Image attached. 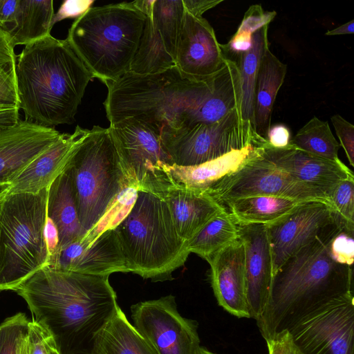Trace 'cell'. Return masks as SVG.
<instances>
[{
  "instance_id": "cell-27",
  "label": "cell",
  "mask_w": 354,
  "mask_h": 354,
  "mask_svg": "<svg viewBox=\"0 0 354 354\" xmlns=\"http://www.w3.org/2000/svg\"><path fill=\"white\" fill-rule=\"evenodd\" d=\"M91 354H158L119 306L95 335Z\"/></svg>"
},
{
  "instance_id": "cell-33",
  "label": "cell",
  "mask_w": 354,
  "mask_h": 354,
  "mask_svg": "<svg viewBox=\"0 0 354 354\" xmlns=\"http://www.w3.org/2000/svg\"><path fill=\"white\" fill-rule=\"evenodd\" d=\"M289 145L311 154L331 160H339L340 147L328 122L311 118L290 139Z\"/></svg>"
},
{
  "instance_id": "cell-24",
  "label": "cell",
  "mask_w": 354,
  "mask_h": 354,
  "mask_svg": "<svg viewBox=\"0 0 354 354\" xmlns=\"http://www.w3.org/2000/svg\"><path fill=\"white\" fill-rule=\"evenodd\" d=\"M261 146L248 145L198 165L180 167L173 165L169 173L174 183L205 192L215 182L258 156L261 151Z\"/></svg>"
},
{
  "instance_id": "cell-19",
  "label": "cell",
  "mask_w": 354,
  "mask_h": 354,
  "mask_svg": "<svg viewBox=\"0 0 354 354\" xmlns=\"http://www.w3.org/2000/svg\"><path fill=\"white\" fill-rule=\"evenodd\" d=\"M238 225L245 248L247 302L250 317L257 321L268 300L272 277L271 248L264 224Z\"/></svg>"
},
{
  "instance_id": "cell-23",
  "label": "cell",
  "mask_w": 354,
  "mask_h": 354,
  "mask_svg": "<svg viewBox=\"0 0 354 354\" xmlns=\"http://www.w3.org/2000/svg\"><path fill=\"white\" fill-rule=\"evenodd\" d=\"M160 196L168 207L177 232L186 242L225 209L205 192L175 183Z\"/></svg>"
},
{
  "instance_id": "cell-45",
  "label": "cell",
  "mask_w": 354,
  "mask_h": 354,
  "mask_svg": "<svg viewBox=\"0 0 354 354\" xmlns=\"http://www.w3.org/2000/svg\"><path fill=\"white\" fill-rule=\"evenodd\" d=\"M221 2L223 0H183L185 12L196 17H201L204 12Z\"/></svg>"
},
{
  "instance_id": "cell-17",
  "label": "cell",
  "mask_w": 354,
  "mask_h": 354,
  "mask_svg": "<svg viewBox=\"0 0 354 354\" xmlns=\"http://www.w3.org/2000/svg\"><path fill=\"white\" fill-rule=\"evenodd\" d=\"M62 133L27 120L0 129V188L13 180L50 148Z\"/></svg>"
},
{
  "instance_id": "cell-39",
  "label": "cell",
  "mask_w": 354,
  "mask_h": 354,
  "mask_svg": "<svg viewBox=\"0 0 354 354\" xmlns=\"http://www.w3.org/2000/svg\"><path fill=\"white\" fill-rule=\"evenodd\" d=\"M275 11H265L261 5H252L245 12L236 32L249 35L268 25L276 16Z\"/></svg>"
},
{
  "instance_id": "cell-38",
  "label": "cell",
  "mask_w": 354,
  "mask_h": 354,
  "mask_svg": "<svg viewBox=\"0 0 354 354\" xmlns=\"http://www.w3.org/2000/svg\"><path fill=\"white\" fill-rule=\"evenodd\" d=\"M353 234L346 229H343L332 239L329 252L332 259L337 263L352 266L354 259Z\"/></svg>"
},
{
  "instance_id": "cell-2",
  "label": "cell",
  "mask_w": 354,
  "mask_h": 354,
  "mask_svg": "<svg viewBox=\"0 0 354 354\" xmlns=\"http://www.w3.org/2000/svg\"><path fill=\"white\" fill-rule=\"evenodd\" d=\"M15 292L26 301L32 319L51 332L61 354H91L95 335L119 307L109 276L48 266Z\"/></svg>"
},
{
  "instance_id": "cell-40",
  "label": "cell",
  "mask_w": 354,
  "mask_h": 354,
  "mask_svg": "<svg viewBox=\"0 0 354 354\" xmlns=\"http://www.w3.org/2000/svg\"><path fill=\"white\" fill-rule=\"evenodd\" d=\"M330 120L339 140V145L343 147L349 164L353 167L354 126L338 114L332 116Z\"/></svg>"
},
{
  "instance_id": "cell-29",
  "label": "cell",
  "mask_w": 354,
  "mask_h": 354,
  "mask_svg": "<svg viewBox=\"0 0 354 354\" xmlns=\"http://www.w3.org/2000/svg\"><path fill=\"white\" fill-rule=\"evenodd\" d=\"M54 14L53 0H19L15 24L6 34L12 46H26L50 35Z\"/></svg>"
},
{
  "instance_id": "cell-32",
  "label": "cell",
  "mask_w": 354,
  "mask_h": 354,
  "mask_svg": "<svg viewBox=\"0 0 354 354\" xmlns=\"http://www.w3.org/2000/svg\"><path fill=\"white\" fill-rule=\"evenodd\" d=\"M14 48L0 29V129L11 124L19 109Z\"/></svg>"
},
{
  "instance_id": "cell-20",
  "label": "cell",
  "mask_w": 354,
  "mask_h": 354,
  "mask_svg": "<svg viewBox=\"0 0 354 354\" xmlns=\"http://www.w3.org/2000/svg\"><path fill=\"white\" fill-rule=\"evenodd\" d=\"M261 155L297 180L323 191L328 197L335 186L353 174L340 160H331L302 151L288 144L271 147L266 141Z\"/></svg>"
},
{
  "instance_id": "cell-4",
  "label": "cell",
  "mask_w": 354,
  "mask_h": 354,
  "mask_svg": "<svg viewBox=\"0 0 354 354\" xmlns=\"http://www.w3.org/2000/svg\"><path fill=\"white\" fill-rule=\"evenodd\" d=\"M93 78L66 39L48 35L25 46L16 62L25 120L46 127L72 124Z\"/></svg>"
},
{
  "instance_id": "cell-12",
  "label": "cell",
  "mask_w": 354,
  "mask_h": 354,
  "mask_svg": "<svg viewBox=\"0 0 354 354\" xmlns=\"http://www.w3.org/2000/svg\"><path fill=\"white\" fill-rule=\"evenodd\" d=\"M288 330L304 354H354L353 292L329 301Z\"/></svg>"
},
{
  "instance_id": "cell-13",
  "label": "cell",
  "mask_w": 354,
  "mask_h": 354,
  "mask_svg": "<svg viewBox=\"0 0 354 354\" xmlns=\"http://www.w3.org/2000/svg\"><path fill=\"white\" fill-rule=\"evenodd\" d=\"M131 311L133 326L158 354H192L200 346L197 322L179 313L174 296L140 301Z\"/></svg>"
},
{
  "instance_id": "cell-9",
  "label": "cell",
  "mask_w": 354,
  "mask_h": 354,
  "mask_svg": "<svg viewBox=\"0 0 354 354\" xmlns=\"http://www.w3.org/2000/svg\"><path fill=\"white\" fill-rule=\"evenodd\" d=\"M160 135L173 163L180 167L198 165L267 141L256 133L251 123L241 118L239 109L212 124L165 128Z\"/></svg>"
},
{
  "instance_id": "cell-28",
  "label": "cell",
  "mask_w": 354,
  "mask_h": 354,
  "mask_svg": "<svg viewBox=\"0 0 354 354\" xmlns=\"http://www.w3.org/2000/svg\"><path fill=\"white\" fill-rule=\"evenodd\" d=\"M304 201L274 196H253L232 199L223 204L237 224L271 223Z\"/></svg>"
},
{
  "instance_id": "cell-5",
  "label": "cell",
  "mask_w": 354,
  "mask_h": 354,
  "mask_svg": "<svg viewBox=\"0 0 354 354\" xmlns=\"http://www.w3.org/2000/svg\"><path fill=\"white\" fill-rule=\"evenodd\" d=\"M145 20L132 2L91 7L74 21L66 39L105 84L130 71Z\"/></svg>"
},
{
  "instance_id": "cell-35",
  "label": "cell",
  "mask_w": 354,
  "mask_h": 354,
  "mask_svg": "<svg viewBox=\"0 0 354 354\" xmlns=\"http://www.w3.org/2000/svg\"><path fill=\"white\" fill-rule=\"evenodd\" d=\"M29 322L25 313H19L0 324V354H21Z\"/></svg>"
},
{
  "instance_id": "cell-15",
  "label": "cell",
  "mask_w": 354,
  "mask_h": 354,
  "mask_svg": "<svg viewBox=\"0 0 354 354\" xmlns=\"http://www.w3.org/2000/svg\"><path fill=\"white\" fill-rule=\"evenodd\" d=\"M185 12L183 0H155L129 72L151 74L176 66Z\"/></svg>"
},
{
  "instance_id": "cell-51",
  "label": "cell",
  "mask_w": 354,
  "mask_h": 354,
  "mask_svg": "<svg viewBox=\"0 0 354 354\" xmlns=\"http://www.w3.org/2000/svg\"><path fill=\"white\" fill-rule=\"evenodd\" d=\"M1 198H0V205H1Z\"/></svg>"
},
{
  "instance_id": "cell-25",
  "label": "cell",
  "mask_w": 354,
  "mask_h": 354,
  "mask_svg": "<svg viewBox=\"0 0 354 354\" xmlns=\"http://www.w3.org/2000/svg\"><path fill=\"white\" fill-rule=\"evenodd\" d=\"M286 73L287 65L267 48L261 57L257 75L252 121L256 133L266 140L271 126L274 102Z\"/></svg>"
},
{
  "instance_id": "cell-3",
  "label": "cell",
  "mask_w": 354,
  "mask_h": 354,
  "mask_svg": "<svg viewBox=\"0 0 354 354\" xmlns=\"http://www.w3.org/2000/svg\"><path fill=\"white\" fill-rule=\"evenodd\" d=\"M319 236L292 254L273 275L268 302L257 324L266 341L290 329L329 301L353 291L352 266L335 261L329 252L335 235Z\"/></svg>"
},
{
  "instance_id": "cell-31",
  "label": "cell",
  "mask_w": 354,
  "mask_h": 354,
  "mask_svg": "<svg viewBox=\"0 0 354 354\" xmlns=\"http://www.w3.org/2000/svg\"><path fill=\"white\" fill-rule=\"evenodd\" d=\"M238 238V225L225 209L187 241V249L189 253H195L207 261Z\"/></svg>"
},
{
  "instance_id": "cell-46",
  "label": "cell",
  "mask_w": 354,
  "mask_h": 354,
  "mask_svg": "<svg viewBox=\"0 0 354 354\" xmlns=\"http://www.w3.org/2000/svg\"><path fill=\"white\" fill-rule=\"evenodd\" d=\"M44 234L50 259L58 250L59 239L57 226L52 219L48 216H46Z\"/></svg>"
},
{
  "instance_id": "cell-21",
  "label": "cell",
  "mask_w": 354,
  "mask_h": 354,
  "mask_svg": "<svg viewBox=\"0 0 354 354\" xmlns=\"http://www.w3.org/2000/svg\"><path fill=\"white\" fill-rule=\"evenodd\" d=\"M207 262L211 284L220 306L239 318H250L246 291L245 248L236 239L214 254Z\"/></svg>"
},
{
  "instance_id": "cell-43",
  "label": "cell",
  "mask_w": 354,
  "mask_h": 354,
  "mask_svg": "<svg viewBox=\"0 0 354 354\" xmlns=\"http://www.w3.org/2000/svg\"><path fill=\"white\" fill-rule=\"evenodd\" d=\"M19 0H0V29L7 34L12 28Z\"/></svg>"
},
{
  "instance_id": "cell-50",
  "label": "cell",
  "mask_w": 354,
  "mask_h": 354,
  "mask_svg": "<svg viewBox=\"0 0 354 354\" xmlns=\"http://www.w3.org/2000/svg\"><path fill=\"white\" fill-rule=\"evenodd\" d=\"M21 354H28V335L23 341Z\"/></svg>"
},
{
  "instance_id": "cell-10",
  "label": "cell",
  "mask_w": 354,
  "mask_h": 354,
  "mask_svg": "<svg viewBox=\"0 0 354 354\" xmlns=\"http://www.w3.org/2000/svg\"><path fill=\"white\" fill-rule=\"evenodd\" d=\"M108 130L130 187L160 196L174 183L169 173L174 164L159 131L132 118L110 124Z\"/></svg>"
},
{
  "instance_id": "cell-37",
  "label": "cell",
  "mask_w": 354,
  "mask_h": 354,
  "mask_svg": "<svg viewBox=\"0 0 354 354\" xmlns=\"http://www.w3.org/2000/svg\"><path fill=\"white\" fill-rule=\"evenodd\" d=\"M28 354H61L48 328L32 319L28 325Z\"/></svg>"
},
{
  "instance_id": "cell-48",
  "label": "cell",
  "mask_w": 354,
  "mask_h": 354,
  "mask_svg": "<svg viewBox=\"0 0 354 354\" xmlns=\"http://www.w3.org/2000/svg\"><path fill=\"white\" fill-rule=\"evenodd\" d=\"M155 0H138L132 1L133 6L146 17L151 15Z\"/></svg>"
},
{
  "instance_id": "cell-36",
  "label": "cell",
  "mask_w": 354,
  "mask_h": 354,
  "mask_svg": "<svg viewBox=\"0 0 354 354\" xmlns=\"http://www.w3.org/2000/svg\"><path fill=\"white\" fill-rule=\"evenodd\" d=\"M333 209L346 223L348 230L354 232V176L340 180L329 195Z\"/></svg>"
},
{
  "instance_id": "cell-6",
  "label": "cell",
  "mask_w": 354,
  "mask_h": 354,
  "mask_svg": "<svg viewBox=\"0 0 354 354\" xmlns=\"http://www.w3.org/2000/svg\"><path fill=\"white\" fill-rule=\"evenodd\" d=\"M114 230L127 271L152 281L171 280L172 272L190 254L166 203L153 193L138 190L131 210Z\"/></svg>"
},
{
  "instance_id": "cell-49",
  "label": "cell",
  "mask_w": 354,
  "mask_h": 354,
  "mask_svg": "<svg viewBox=\"0 0 354 354\" xmlns=\"http://www.w3.org/2000/svg\"><path fill=\"white\" fill-rule=\"evenodd\" d=\"M192 354H216L207 350L203 346H198L193 352Z\"/></svg>"
},
{
  "instance_id": "cell-34",
  "label": "cell",
  "mask_w": 354,
  "mask_h": 354,
  "mask_svg": "<svg viewBox=\"0 0 354 354\" xmlns=\"http://www.w3.org/2000/svg\"><path fill=\"white\" fill-rule=\"evenodd\" d=\"M138 191L133 187L123 189L101 219L80 239L81 243L88 246L102 233L114 230L131 210L137 198Z\"/></svg>"
},
{
  "instance_id": "cell-18",
  "label": "cell",
  "mask_w": 354,
  "mask_h": 354,
  "mask_svg": "<svg viewBox=\"0 0 354 354\" xmlns=\"http://www.w3.org/2000/svg\"><path fill=\"white\" fill-rule=\"evenodd\" d=\"M80 239L60 248L49 259L48 266L99 276L109 277L113 272H128L125 259L114 230L102 233L88 246L84 245Z\"/></svg>"
},
{
  "instance_id": "cell-44",
  "label": "cell",
  "mask_w": 354,
  "mask_h": 354,
  "mask_svg": "<svg viewBox=\"0 0 354 354\" xmlns=\"http://www.w3.org/2000/svg\"><path fill=\"white\" fill-rule=\"evenodd\" d=\"M268 143L274 148H283L288 145L290 140L289 128L283 124L270 126L266 138Z\"/></svg>"
},
{
  "instance_id": "cell-14",
  "label": "cell",
  "mask_w": 354,
  "mask_h": 354,
  "mask_svg": "<svg viewBox=\"0 0 354 354\" xmlns=\"http://www.w3.org/2000/svg\"><path fill=\"white\" fill-rule=\"evenodd\" d=\"M272 258L273 275L295 252L317 238L339 228L348 230L329 204L310 201L266 225Z\"/></svg>"
},
{
  "instance_id": "cell-7",
  "label": "cell",
  "mask_w": 354,
  "mask_h": 354,
  "mask_svg": "<svg viewBox=\"0 0 354 354\" xmlns=\"http://www.w3.org/2000/svg\"><path fill=\"white\" fill-rule=\"evenodd\" d=\"M48 189L0 197V292L15 291L48 266L44 234Z\"/></svg>"
},
{
  "instance_id": "cell-22",
  "label": "cell",
  "mask_w": 354,
  "mask_h": 354,
  "mask_svg": "<svg viewBox=\"0 0 354 354\" xmlns=\"http://www.w3.org/2000/svg\"><path fill=\"white\" fill-rule=\"evenodd\" d=\"M85 129L77 126L72 133H63L46 151L32 161L8 185L0 188V197L37 194L49 188L63 172Z\"/></svg>"
},
{
  "instance_id": "cell-1",
  "label": "cell",
  "mask_w": 354,
  "mask_h": 354,
  "mask_svg": "<svg viewBox=\"0 0 354 354\" xmlns=\"http://www.w3.org/2000/svg\"><path fill=\"white\" fill-rule=\"evenodd\" d=\"M104 102L110 124L132 118L156 131L191 122H216L238 108L239 68L232 60L215 73L194 80L176 66L151 74L127 72L105 84Z\"/></svg>"
},
{
  "instance_id": "cell-42",
  "label": "cell",
  "mask_w": 354,
  "mask_h": 354,
  "mask_svg": "<svg viewBox=\"0 0 354 354\" xmlns=\"http://www.w3.org/2000/svg\"><path fill=\"white\" fill-rule=\"evenodd\" d=\"M266 343L268 354H304L294 342L288 330L275 334Z\"/></svg>"
},
{
  "instance_id": "cell-47",
  "label": "cell",
  "mask_w": 354,
  "mask_h": 354,
  "mask_svg": "<svg viewBox=\"0 0 354 354\" xmlns=\"http://www.w3.org/2000/svg\"><path fill=\"white\" fill-rule=\"evenodd\" d=\"M354 32V20L346 22V24L327 31L326 35H339L353 34Z\"/></svg>"
},
{
  "instance_id": "cell-16",
  "label": "cell",
  "mask_w": 354,
  "mask_h": 354,
  "mask_svg": "<svg viewBox=\"0 0 354 354\" xmlns=\"http://www.w3.org/2000/svg\"><path fill=\"white\" fill-rule=\"evenodd\" d=\"M227 59L209 22L185 12L176 57L180 74L189 80H201L223 68Z\"/></svg>"
},
{
  "instance_id": "cell-30",
  "label": "cell",
  "mask_w": 354,
  "mask_h": 354,
  "mask_svg": "<svg viewBox=\"0 0 354 354\" xmlns=\"http://www.w3.org/2000/svg\"><path fill=\"white\" fill-rule=\"evenodd\" d=\"M268 25L252 34L251 48L239 55L241 81L240 113L241 118L252 124L256 79L261 57L269 48ZM253 126V125H252Z\"/></svg>"
},
{
  "instance_id": "cell-26",
  "label": "cell",
  "mask_w": 354,
  "mask_h": 354,
  "mask_svg": "<svg viewBox=\"0 0 354 354\" xmlns=\"http://www.w3.org/2000/svg\"><path fill=\"white\" fill-rule=\"evenodd\" d=\"M47 216L52 219L58 230V250L85 235L79 220L70 174L66 167L48 189Z\"/></svg>"
},
{
  "instance_id": "cell-8",
  "label": "cell",
  "mask_w": 354,
  "mask_h": 354,
  "mask_svg": "<svg viewBox=\"0 0 354 354\" xmlns=\"http://www.w3.org/2000/svg\"><path fill=\"white\" fill-rule=\"evenodd\" d=\"M68 169L78 217L86 234L101 219L126 187L108 128L85 129L68 162Z\"/></svg>"
},
{
  "instance_id": "cell-11",
  "label": "cell",
  "mask_w": 354,
  "mask_h": 354,
  "mask_svg": "<svg viewBox=\"0 0 354 354\" xmlns=\"http://www.w3.org/2000/svg\"><path fill=\"white\" fill-rule=\"evenodd\" d=\"M204 192L222 206L228 201L253 196L322 201L330 205L328 197L323 191L301 183L279 169L266 159L261 151L236 171L215 182Z\"/></svg>"
},
{
  "instance_id": "cell-41",
  "label": "cell",
  "mask_w": 354,
  "mask_h": 354,
  "mask_svg": "<svg viewBox=\"0 0 354 354\" xmlns=\"http://www.w3.org/2000/svg\"><path fill=\"white\" fill-rule=\"evenodd\" d=\"M93 0H66L54 14L52 26L66 19H77L92 7Z\"/></svg>"
}]
</instances>
